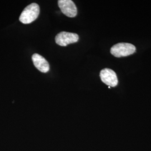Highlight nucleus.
<instances>
[{
    "mask_svg": "<svg viewBox=\"0 0 151 151\" xmlns=\"http://www.w3.org/2000/svg\"><path fill=\"white\" fill-rule=\"evenodd\" d=\"M39 12L40 9L38 4L32 3L25 8L20 15L19 20L22 24H30L38 18Z\"/></svg>",
    "mask_w": 151,
    "mask_h": 151,
    "instance_id": "nucleus-1",
    "label": "nucleus"
},
{
    "mask_svg": "<svg viewBox=\"0 0 151 151\" xmlns=\"http://www.w3.org/2000/svg\"><path fill=\"white\" fill-rule=\"evenodd\" d=\"M58 6L65 16L74 17L77 14V9L75 3L71 0H60Z\"/></svg>",
    "mask_w": 151,
    "mask_h": 151,
    "instance_id": "nucleus-5",
    "label": "nucleus"
},
{
    "mask_svg": "<svg viewBox=\"0 0 151 151\" xmlns=\"http://www.w3.org/2000/svg\"><path fill=\"white\" fill-rule=\"evenodd\" d=\"M100 76L101 81L109 87H115L118 83V77L115 72L109 68L101 70Z\"/></svg>",
    "mask_w": 151,
    "mask_h": 151,
    "instance_id": "nucleus-4",
    "label": "nucleus"
},
{
    "mask_svg": "<svg viewBox=\"0 0 151 151\" xmlns=\"http://www.w3.org/2000/svg\"><path fill=\"white\" fill-rule=\"evenodd\" d=\"M32 60L35 67L43 73H47L49 70V65L43 57L38 54L32 55Z\"/></svg>",
    "mask_w": 151,
    "mask_h": 151,
    "instance_id": "nucleus-6",
    "label": "nucleus"
},
{
    "mask_svg": "<svg viewBox=\"0 0 151 151\" xmlns=\"http://www.w3.org/2000/svg\"><path fill=\"white\" fill-rule=\"evenodd\" d=\"M55 39L57 44L62 47H65L70 44L77 42L79 37L76 33L62 32L56 35Z\"/></svg>",
    "mask_w": 151,
    "mask_h": 151,
    "instance_id": "nucleus-3",
    "label": "nucleus"
},
{
    "mask_svg": "<svg viewBox=\"0 0 151 151\" xmlns=\"http://www.w3.org/2000/svg\"><path fill=\"white\" fill-rule=\"evenodd\" d=\"M135 50V46L132 44L120 43L113 46L110 52L116 57H122L134 53Z\"/></svg>",
    "mask_w": 151,
    "mask_h": 151,
    "instance_id": "nucleus-2",
    "label": "nucleus"
}]
</instances>
